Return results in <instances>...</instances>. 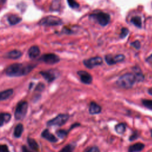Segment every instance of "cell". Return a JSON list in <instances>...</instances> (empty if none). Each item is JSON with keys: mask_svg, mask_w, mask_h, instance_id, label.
I'll return each mask as SVG.
<instances>
[{"mask_svg": "<svg viewBox=\"0 0 152 152\" xmlns=\"http://www.w3.org/2000/svg\"><path fill=\"white\" fill-rule=\"evenodd\" d=\"M90 18H93L96 20L97 23L102 26H105L109 23L110 20V17L109 14L103 12H98L93 13L90 15Z\"/></svg>", "mask_w": 152, "mask_h": 152, "instance_id": "3957f363", "label": "cell"}, {"mask_svg": "<svg viewBox=\"0 0 152 152\" xmlns=\"http://www.w3.org/2000/svg\"><path fill=\"white\" fill-rule=\"evenodd\" d=\"M27 142L28 145L31 148H32L33 150L37 151L39 150V145L37 143V142L31 138H27Z\"/></svg>", "mask_w": 152, "mask_h": 152, "instance_id": "7402d4cb", "label": "cell"}, {"mask_svg": "<svg viewBox=\"0 0 152 152\" xmlns=\"http://www.w3.org/2000/svg\"><path fill=\"white\" fill-rule=\"evenodd\" d=\"M0 152H10L7 145L5 144L0 145Z\"/></svg>", "mask_w": 152, "mask_h": 152, "instance_id": "f546056e", "label": "cell"}, {"mask_svg": "<svg viewBox=\"0 0 152 152\" xmlns=\"http://www.w3.org/2000/svg\"><path fill=\"white\" fill-rule=\"evenodd\" d=\"M68 119L69 115L68 114H59L55 118L48 121L47 125L48 126H62L68 121Z\"/></svg>", "mask_w": 152, "mask_h": 152, "instance_id": "8992f818", "label": "cell"}, {"mask_svg": "<svg viewBox=\"0 0 152 152\" xmlns=\"http://www.w3.org/2000/svg\"><path fill=\"white\" fill-rule=\"evenodd\" d=\"M74 147L71 145H67L65 146L62 150H61L59 152H72Z\"/></svg>", "mask_w": 152, "mask_h": 152, "instance_id": "83f0119b", "label": "cell"}, {"mask_svg": "<svg viewBox=\"0 0 152 152\" xmlns=\"http://www.w3.org/2000/svg\"><path fill=\"white\" fill-rule=\"evenodd\" d=\"M28 103L26 101H22L18 103L15 110V118L17 120L23 119L27 112Z\"/></svg>", "mask_w": 152, "mask_h": 152, "instance_id": "277c9868", "label": "cell"}, {"mask_svg": "<svg viewBox=\"0 0 152 152\" xmlns=\"http://www.w3.org/2000/svg\"><path fill=\"white\" fill-rule=\"evenodd\" d=\"M22 152H31L30 151L25 145H23L22 147Z\"/></svg>", "mask_w": 152, "mask_h": 152, "instance_id": "e575fe53", "label": "cell"}, {"mask_svg": "<svg viewBox=\"0 0 152 152\" xmlns=\"http://www.w3.org/2000/svg\"><path fill=\"white\" fill-rule=\"evenodd\" d=\"M45 86L43 84H39L37 87H36V90H39V91H42L43 90V89L44 88Z\"/></svg>", "mask_w": 152, "mask_h": 152, "instance_id": "836d02e7", "label": "cell"}, {"mask_svg": "<svg viewBox=\"0 0 152 152\" xmlns=\"http://www.w3.org/2000/svg\"><path fill=\"white\" fill-rule=\"evenodd\" d=\"M128 33H129V30L127 28H125V27L122 28L121 29V34H120V37L122 38V39L125 38L127 36Z\"/></svg>", "mask_w": 152, "mask_h": 152, "instance_id": "f1b7e54d", "label": "cell"}, {"mask_svg": "<svg viewBox=\"0 0 152 152\" xmlns=\"http://www.w3.org/2000/svg\"><path fill=\"white\" fill-rule=\"evenodd\" d=\"M40 74L49 83L53 81L56 78V75L52 70L41 71L40 72Z\"/></svg>", "mask_w": 152, "mask_h": 152, "instance_id": "8fae6325", "label": "cell"}, {"mask_svg": "<svg viewBox=\"0 0 152 152\" xmlns=\"http://www.w3.org/2000/svg\"><path fill=\"white\" fill-rule=\"evenodd\" d=\"M22 55V53L18 50H13L6 54V56L8 58L16 59L20 58Z\"/></svg>", "mask_w": 152, "mask_h": 152, "instance_id": "2e32d148", "label": "cell"}, {"mask_svg": "<svg viewBox=\"0 0 152 152\" xmlns=\"http://www.w3.org/2000/svg\"><path fill=\"white\" fill-rule=\"evenodd\" d=\"M84 65L88 68L91 69L96 66L100 65L103 63V60L101 57L96 56L93 57L88 59H86L83 61Z\"/></svg>", "mask_w": 152, "mask_h": 152, "instance_id": "ba28073f", "label": "cell"}, {"mask_svg": "<svg viewBox=\"0 0 152 152\" xmlns=\"http://www.w3.org/2000/svg\"><path fill=\"white\" fill-rule=\"evenodd\" d=\"M40 50L37 46H32L28 50V56L31 59L37 58L40 55Z\"/></svg>", "mask_w": 152, "mask_h": 152, "instance_id": "7c38bea8", "label": "cell"}, {"mask_svg": "<svg viewBox=\"0 0 152 152\" xmlns=\"http://www.w3.org/2000/svg\"><path fill=\"white\" fill-rule=\"evenodd\" d=\"M68 4L72 8H77L79 7V4L75 0H67Z\"/></svg>", "mask_w": 152, "mask_h": 152, "instance_id": "4316f807", "label": "cell"}, {"mask_svg": "<svg viewBox=\"0 0 152 152\" xmlns=\"http://www.w3.org/2000/svg\"><path fill=\"white\" fill-rule=\"evenodd\" d=\"M23 126L22 124H19L15 126V128L14 129V135L16 138H19L21 137V135L23 133Z\"/></svg>", "mask_w": 152, "mask_h": 152, "instance_id": "44dd1931", "label": "cell"}, {"mask_svg": "<svg viewBox=\"0 0 152 152\" xmlns=\"http://www.w3.org/2000/svg\"><path fill=\"white\" fill-rule=\"evenodd\" d=\"M131 45L133 47H134L137 49H138L140 48V42L138 40H136V41H135L134 42H132L131 43Z\"/></svg>", "mask_w": 152, "mask_h": 152, "instance_id": "4dcf8cb0", "label": "cell"}, {"mask_svg": "<svg viewBox=\"0 0 152 152\" xmlns=\"http://www.w3.org/2000/svg\"><path fill=\"white\" fill-rule=\"evenodd\" d=\"M11 119V115L9 113H0V126L4 123L8 122Z\"/></svg>", "mask_w": 152, "mask_h": 152, "instance_id": "ffe728a7", "label": "cell"}, {"mask_svg": "<svg viewBox=\"0 0 152 152\" xmlns=\"http://www.w3.org/2000/svg\"><path fill=\"white\" fill-rule=\"evenodd\" d=\"M150 132H151V137H152V129L150 130Z\"/></svg>", "mask_w": 152, "mask_h": 152, "instance_id": "f35d334b", "label": "cell"}, {"mask_svg": "<svg viewBox=\"0 0 152 152\" xmlns=\"http://www.w3.org/2000/svg\"><path fill=\"white\" fill-rule=\"evenodd\" d=\"M102 111V108L100 106H99L98 104L96 103L92 102L90 104L89 106V113L91 115H96V114H99Z\"/></svg>", "mask_w": 152, "mask_h": 152, "instance_id": "4fadbf2b", "label": "cell"}, {"mask_svg": "<svg viewBox=\"0 0 152 152\" xmlns=\"http://www.w3.org/2000/svg\"><path fill=\"white\" fill-rule=\"evenodd\" d=\"M126 130V125L124 123H119L115 126V131L119 134H122Z\"/></svg>", "mask_w": 152, "mask_h": 152, "instance_id": "603a6c76", "label": "cell"}, {"mask_svg": "<svg viewBox=\"0 0 152 152\" xmlns=\"http://www.w3.org/2000/svg\"><path fill=\"white\" fill-rule=\"evenodd\" d=\"M39 60L44 62L47 64L53 65L58 63L60 59L59 56L54 53H46L42 56Z\"/></svg>", "mask_w": 152, "mask_h": 152, "instance_id": "52a82bcc", "label": "cell"}, {"mask_svg": "<svg viewBox=\"0 0 152 152\" xmlns=\"http://www.w3.org/2000/svg\"><path fill=\"white\" fill-rule=\"evenodd\" d=\"M148 93H149L150 94L152 95V88H151L148 89Z\"/></svg>", "mask_w": 152, "mask_h": 152, "instance_id": "8d00e7d4", "label": "cell"}, {"mask_svg": "<svg viewBox=\"0 0 152 152\" xmlns=\"http://www.w3.org/2000/svg\"><path fill=\"white\" fill-rule=\"evenodd\" d=\"M62 23L61 19L56 16H48L43 18L40 21L39 24L45 26H54L61 25Z\"/></svg>", "mask_w": 152, "mask_h": 152, "instance_id": "5b68a950", "label": "cell"}, {"mask_svg": "<svg viewBox=\"0 0 152 152\" xmlns=\"http://www.w3.org/2000/svg\"><path fill=\"white\" fill-rule=\"evenodd\" d=\"M135 81L134 75L133 74L127 73L120 77L116 81V84L121 88H129L132 87Z\"/></svg>", "mask_w": 152, "mask_h": 152, "instance_id": "7a4b0ae2", "label": "cell"}, {"mask_svg": "<svg viewBox=\"0 0 152 152\" xmlns=\"http://www.w3.org/2000/svg\"><path fill=\"white\" fill-rule=\"evenodd\" d=\"M13 94L12 89H7L2 91H0V101L8 99Z\"/></svg>", "mask_w": 152, "mask_h": 152, "instance_id": "d6986e66", "label": "cell"}, {"mask_svg": "<svg viewBox=\"0 0 152 152\" xmlns=\"http://www.w3.org/2000/svg\"><path fill=\"white\" fill-rule=\"evenodd\" d=\"M145 145L141 142H137L132 145H130L128 148V152H140L142 151Z\"/></svg>", "mask_w": 152, "mask_h": 152, "instance_id": "9a60e30c", "label": "cell"}, {"mask_svg": "<svg viewBox=\"0 0 152 152\" xmlns=\"http://www.w3.org/2000/svg\"><path fill=\"white\" fill-rule=\"evenodd\" d=\"M33 68V65H25L18 63L13 64L7 68L5 74L9 77H21L28 74Z\"/></svg>", "mask_w": 152, "mask_h": 152, "instance_id": "6da1fadb", "label": "cell"}, {"mask_svg": "<svg viewBox=\"0 0 152 152\" xmlns=\"http://www.w3.org/2000/svg\"><path fill=\"white\" fill-rule=\"evenodd\" d=\"M133 71L134 72V76L135 78L136 81H142L144 79V75L142 74V72H141V69L138 67H134L133 69Z\"/></svg>", "mask_w": 152, "mask_h": 152, "instance_id": "ac0fdd59", "label": "cell"}, {"mask_svg": "<svg viewBox=\"0 0 152 152\" xmlns=\"http://www.w3.org/2000/svg\"><path fill=\"white\" fill-rule=\"evenodd\" d=\"M7 0H0V4H5V2H6Z\"/></svg>", "mask_w": 152, "mask_h": 152, "instance_id": "74e56055", "label": "cell"}, {"mask_svg": "<svg viewBox=\"0 0 152 152\" xmlns=\"http://www.w3.org/2000/svg\"><path fill=\"white\" fill-rule=\"evenodd\" d=\"M131 22L136 27H141V25H142V22H141V18L139 17V16H135L133 17L131 20Z\"/></svg>", "mask_w": 152, "mask_h": 152, "instance_id": "cb8c5ba5", "label": "cell"}, {"mask_svg": "<svg viewBox=\"0 0 152 152\" xmlns=\"http://www.w3.org/2000/svg\"><path fill=\"white\" fill-rule=\"evenodd\" d=\"M77 73L80 77V79L82 83L88 84L92 82V77L87 72L85 71H79Z\"/></svg>", "mask_w": 152, "mask_h": 152, "instance_id": "30bf717a", "label": "cell"}, {"mask_svg": "<svg viewBox=\"0 0 152 152\" xmlns=\"http://www.w3.org/2000/svg\"><path fill=\"white\" fill-rule=\"evenodd\" d=\"M142 104L147 108L152 110V100L144 99L142 100Z\"/></svg>", "mask_w": 152, "mask_h": 152, "instance_id": "d4e9b609", "label": "cell"}, {"mask_svg": "<svg viewBox=\"0 0 152 152\" xmlns=\"http://www.w3.org/2000/svg\"><path fill=\"white\" fill-rule=\"evenodd\" d=\"M138 137V134L137 131H135L134 132H133V134L129 137V140L130 141H134L135 140H136Z\"/></svg>", "mask_w": 152, "mask_h": 152, "instance_id": "1f68e13d", "label": "cell"}, {"mask_svg": "<svg viewBox=\"0 0 152 152\" xmlns=\"http://www.w3.org/2000/svg\"><path fill=\"white\" fill-rule=\"evenodd\" d=\"M21 20L22 18L21 17L15 14H12L8 17V21L12 26L19 23Z\"/></svg>", "mask_w": 152, "mask_h": 152, "instance_id": "e0dca14e", "label": "cell"}, {"mask_svg": "<svg viewBox=\"0 0 152 152\" xmlns=\"http://www.w3.org/2000/svg\"><path fill=\"white\" fill-rule=\"evenodd\" d=\"M146 61L148 63H152V54L146 59Z\"/></svg>", "mask_w": 152, "mask_h": 152, "instance_id": "d590c367", "label": "cell"}, {"mask_svg": "<svg viewBox=\"0 0 152 152\" xmlns=\"http://www.w3.org/2000/svg\"><path fill=\"white\" fill-rule=\"evenodd\" d=\"M104 59L108 65H113L123 61L125 59V56L122 54H118L116 56L107 55L105 56Z\"/></svg>", "mask_w": 152, "mask_h": 152, "instance_id": "9c48e42d", "label": "cell"}, {"mask_svg": "<svg viewBox=\"0 0 152 152\" xmlns=\"http://www.w3.org/2000/svg\"><path fill=\"white\" fill-rule=\"evenodd\" d=\"M42 137L51 142H56L58 140L57 138L52 134L48 129H45L42 133Z\"/></svg>", "mask_w": 152, "mask_h": 152, "instance_id": "5bb4252c", "label": "cell"}, {"mask_svg": "<svg viewBox=\"0 0 152 152\" xmlns=\"http://www.w3.org/2000/svg\"><path fill=\"white\" fill-rule=\"evenodd\" d=\"M56 134L57 135L61 138H64L68 134V131H65V130H63V129H60L58 130L56 132Z\"/></svg>", "mask_w": 152, "mask_h": 152, "instance_id": "484cf974", "label": "cell"}, {"mask_svg": "<svg viewBox=\"0 0 152 152\" xmlns=\"http://www.w3.org/2000/svg\"><path fill=\"white\" fill-rule=\"evenodd\" d=\"M86 152H100V150L97 147L93 146L90 148Z\"/></svg>", "mask_w": 152, "mask_h": 152, "instance_id": "d6a6232c", "label": "cell"}]
</instances>
